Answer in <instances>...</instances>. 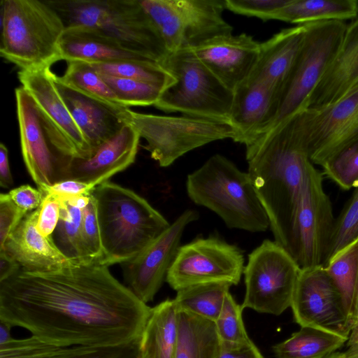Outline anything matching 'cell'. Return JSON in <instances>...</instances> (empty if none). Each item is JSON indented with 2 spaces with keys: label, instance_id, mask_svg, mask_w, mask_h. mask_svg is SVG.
Masks as SVG:
<instances>
[{
  "label": "cell",
  "instance_id": "1",
  "mask_svg": "<svg viewBox=\"0 0 358 358\" xmlns=\"http://www.w3.org/2000/svg\"><path fill=\"white\" fill-rule=\"evenodd\" d=\"M151 308L108 266L20 269L0 282V319L55 346L108 345L139 338Z\"/></svg>",
  "mask_w": 358,
  "mask_h": 358
},
{
  "label": "cell",
  "instance_id": "2",
  "mask_svg": "<svg viewBox=\"0 0 358 358\" xmlns=\"http://www.w3.org/2000/svg\"><path fill=\"white\" fill-rule=\"evenodd\" d=\"M248 173L274 241L291 255L296 212L310 162L301 112L245 145Z\"/></svg>",
  "mask_w": 358,
  "mask_h": 358
},
{
  "label": "cell",
  "instance_id": "3",
  "mask_svg": "<svg viewBox=\"0 0 358 358\" xmlns=\"http://www.w3.org/2000/svg\"><path fill=\"white\" fill-rule=\"evenodd\" d=\"M92 194L96 203L103 248L99 264L108 266L130 261L170 225L146 199L120 185L106 181Z\"/></svg>",
  "mask_w": 358,
  "mask_h": 358
},
{
  "label": "cell",
  "instance_id": "4",
  "mask_svg": "<svg viewBox=\"0 0 358 358\" xmlns=\"http://www.w3.org/2000/svg\"><path fill=\"white\" fill-rule=\"evenodd\" d=\"M186 190L191 201L216 213L230 229L255 233L270 227L248 173L220 154L188 174Z\"/></svg>",
  "mask_w": 358,
  "mask_h": 358
},
{
  "label": "cell",
  "instance_id": "5",
  "mask_svg": "<svg viewBox=\"0 0 358 358\" xmlns=\"http://www.w3.org/2000/svg\"><path fill=\"white\" fill-rule=\"evenodd\" d=\"M64 30L62 19L45 1H1L0 55L20 70L50 68L62 60Z\"/></svg>",
  "mask_w": 358,
  "mask_h": 358
},
{
  "label": "cell",
  "instance_id": "6",
  "mask_svg": "<svg viewBox=\"0 0 358 358\" xmlns=\"http://www.w3.org/2000/svg\"><path fill=\"white\" fill-rule=\"evenodd\" d=\"M65 28L96 29L125 48L160 62L168 54L166 45L139 0H48Z\"/></svg>",
  "mask_w": 358,
  "mask_h": 358
},
{
  "label": "cell",
  "instance_id": "7",
  "mask_svg": "<svg viewBox=\"0 0 358 358\" xmlns=\"http://www.w3.org/2000/svg\"><path fill=\"white\" fill-rule=\"evenodd\" d=\"M306 25L299 52L277 94L273 117L259 136L309 108L310 97L336 53L348 24L322 21Z\"/></svg>",
  "mask_w": 358,
  "mask_h": 358
},
{
  "label": "cell",
  "instance_id": "8",
  "mask_svg": "<svg viewBox=\"0 0 358 358\" xmlns=\"http://www.w3.org/2000/svg\"><path fill=\"white\" fill-rule=\"evenodd\" d=\"M159 63L175 78L155 107L169 113L229 122L234 91L227 88L191 48L169 52Z\"/></svg>",
  "mask_w": 358,
  "mask_h": 358
},
{
  "label": "cell",
  "instance_id": "9",
  "mask_svg": "<svg viewBox=\"0 0 358 358\" xmlns=\"http://www.w3.org/2000/svg\"><path fill=\"white\" fill-rule=\"evenodd\" d=\"M22 155L40 190L65 180L67 167L77 157L73 145L22 86L15 89Z\"/></svg>",
  "mask_w": 358,
  "mask_h": 358
},
{
  "label": "cell",
  "instance_id": "10",
  "mask_svg": "<svg viewBox=\"0 0 358 358\" xmlns=\"http://www.w3.org/2000/svg\"><path fill=\"white\" fill-rule=\"evenodd\" d=\"M122 117L146 141L144 148L162 167L169 166L187 152L213 141H235L237 136L228 122L185 115L140 113L127 108Z\"/></svg>",
  "mask_w": 358,
  "mask_h": 358
},
{
  "label": "cell",
  "instance_id": "11",
  "mask_svg": "<svg viewBox=\"0 0 358 358\" xmlns=\"http://www.w3.org/2000/svg\"><path fill=\"white\" fill-rule=\"evenodd\" d=\"M169 52L194 48L231 34L224 19V0H139Z\"/></svg>",
  "mask_w": 358,
  "mask_h": 358
},
{
  "label": "cell",
  "instance_id": "12",
  "mask_svg": "<svg viewBox=\"0 0 358 358\" xmlns=\"http://www.w3.org/2000/svg\"><path fill=\"white\" fill-rule=\"evenodd\" d=\"M301 271L292 256L274 241L264 240L248 255L241 307L279 315L291 306Z\"/></svg>",
  "mask_w": 358,
  "mask_h": 358
},
{
  "label": "cell",
  "instance_id": "13",
  "mask_svg": "<svg viewBox=\"0 0 358 358\" xmlns=\"http://www.w3.org/2000/svg\"><path fill=\"white\" fill-rule=\"evenodd\" d=\"M242 251L215 237L197 238L181 245L166 281L176 291L203 283H239L245 268Z\"/></svg>",
  "mask_w": 358,
  "mask_h": 358
},
{
  "label": "cell",
  "instance_id": "14",
  "mask_svg": "<svg viewBox=\"0 0 358 358\" xmlns=\"http://www.w3.org/2000/svg\"><path fill=\"white\" fill-rule=\"evenodd\" d=\"M322 176L310 162L295 219L292 255L301 269L322 266L335 222Z\"/></svg>",
  "mask_w": 358,
  "mask_h": 358
},
{
  "label": "cell",
  "instance_id": "15",
  "mask_svg": "<svg viewBox=\"0 0 358 358\" xmlns=\"http://www.w3.org/2000/svg\"><path fill=\"white\" fill-rule=\"evenodd\" d=\"M294 320L347 339L352 327L342 297L322 265L301 269L291 306Z\"/></svg>",
  "mask_w": 358,
  "mask_h": 358
},
{
  "label": "cell",
  "instance_id": "16",
  "mask_svg": "<svg viewBox=\"0 0 358 358\" xmlns=\"http://www.w3.org/2000/svg\"><path fill=\"white\" fill-rule=\"evenodd\" d=\"M301 114L310 160L322 166L358 137V85L338 100Z\"/></svg>",
  "mask_w": 358,
  "mask_h": 358
},
{
  "label": "cell",
  "instance_id": "17",
  "mask_svg": "<svg viewBox=\"0 0 358 358\" xmlns=\"http://www.w3.org/2000/svg\"><path fill=\"white\" fill-rule=\"evenodd\" d=\"M199 217L197 211L185 210L145 249L124 263L127 287L145 303L153 300L166 280L186 227Z\"/></svg>",
  "mask_w": 358,
  "mask_h": 358
},
{
  "label": "cell",
  "instance_id": "18",
  "mask_svg": "<svg viewBox=\"0 0 358 358\" xmlns=\"http://www.w3.org/2000/svg\"><path fill=\"white\" fill-rule=\"evenodd\" d=\"M260 43L242 33L219 36L189 48L196 57L229 90L234 91L252 73Z\"/></svg>",
  "mask_w": 358,
  "mask_h": 358
},
{
  "label": "cell",
  "instance_id": "19",
  "mask_svg": "<svg viewBox=\"0 0 358 358\" xmlns=\"http://www.w3.org/2000/svg\"><path fill=\"white\" fill-rule=\"evenodd\" d=\"M141 136L131 125H125L115 136L101 144L88 158L73 157L66 180H76L97 186L132 164Z\"/></svg>",
  "mask_w": 358,
  "mask_h": 358
},
{
  "label": "cell",
  "instance_id": "20",
  "mask_svg": "<svg viewBox=\"0 0 358 358\" xmlns=\"http://www.w3.org/2000/svg\"><path fill=\"white\" fill-rule=\"evenodd\" d=\"M55 82L92 155L101 144L127 125L122 113L128 107L113 105L84 94L63 83L57 75Z\"/></svg>",
  "mask_w": 358,
  "mask_h": 358
},
{
  "label": "cell",
  "instance_id": "21",
  "mask_svg": "<svg viewBox=\"0 0 358 358\" xmlns=\"http://www.w3.org/2000/svg\"><path fill=\"white\" fill-rule=\"evenodd\" d=\"M39 208L28 213L8 236L0 251L14 259L21 269L29 272H50L73 264L55 246L52 236L41 235L36 228Z\"/></svg>",
  "mask_w": 358,
  "mask_h": 358
},
{
  "label": "cell",
  "instance_id": "22",
  "mask_svg": "<svg viewBox=\"0 0 358 358\" xmlns=\"http://www.w3.org/2000/svg\"><path fill=\"white\" fill-rule=\"evenodd\" d=\"M277 93L266 83L248 78L234 90L229 122L236 132L235 142L246 145L270 123Z\"/></svg>",
  "mask_w": 358,
  "mask_h": 358
},
{
  "label": "cell",
  "instance_id": "23",
  "mask_svg": "<svg viewBox=\"0 0 358 358\" xmlns=\"http://www.w3.org/2000/svg\"><path fill=\"white\" fill-rule=\"evenodd\" d=\"M55 76L50 68L20 70L17 74L22 87L68 138L77 157L88 158L92 151L57 91Z\"/></svg>",
  "mask_w": 358,
  "mask_h": 358
},
{
  "label": "cell",
  "instance_id": "24",
  "mask_svg": "<svg viewBox=\"0 0 358 358\" xmlns=\"http://www.w3.org/2000/svg\"><path fill=\"white\" fill-rule=\"evenodd\" d=\"M59 48L62 60L67 62L80 61L101 64L127 60H152L125 48L114 38L85 26L65 28L59 41Z\"/></svg>",
  "mask_w": 358,
  "mask_h": 358
},
{
  "label": "cell",
  "instance_id": "25",
  "mask_svg": "<svg viewBox=\"0 0 358 358\" xmlns=\"http://www.w3.org/2000/svg\"><path fill=\"white\" fill-rule=\"evenodd\" d=\"M357 85L358 18L348 24L336 53L310 97L309 108L331 103Z\"/></svg>",
  "mask_w": 358,
  "mask_h": 358
},
{
  "label": "cell",
  "instance_id": "26",
  "mask_svg": "<svg viewBox=\"0 0 358 358\" xmlns=\"http://www.w3.org/2000/svg\"><path fill=\"white\" fill-rule=\"evenodd\" d=\"M306 27L303 24L282 29L260 43L257 62L248 78L266 83L278 94L299 52Z\"/></svg>",
  "mask_w": 358,
  "mask_h": 358
},
{
  "label": "cell",
  "instance_id": "27",
  "mask_svg": "<svg viewBox=\"0 0 358 358\" xmlns=\"http://www.w3.org/2000/svg\"><path fill=\"white\" fill-rule=\"evenodd\" d=\"M178 310L173 299L153 308L138 339V358H174Z\"/></svg>",
  "mask_w": 358,
  "mask_h": 358
},
{
  "label": "cell",
  "instance_id": "28",
  "mask_svg": "<svg viewBox=\"0 0 358 358\" xmlns=\"http://www.w3.org/2000/svg\"><path fill=\"white\" fill-rule=\"evenodd\" d=\"M178 331L174 358H215L221 341L215 322L178 310Z\"/></svg>",
  "mask_w": 358,
  "mask_h": 358
},
{
  "label": "cell",
  "instance_id": "29",
  "mask_svg": "<svg viewBox=\"0 0 358 358\" xmlns=\"http://www.w3.org/2000/svg\"><path fill=\"white\" fill-rule=\"evenodd\" d=\"M357 18V0H289L274 17V20L296 25Z\"/></svg>",
  "mask_w": 358,
  "mask_h": 358
},
{
  "label": "cell",
  "instance_id": "30",
  "mask_svg": "<svg viewBox=\"0 0 358 358\" xmlns=\"http://www.w3.org/2000/svg\"><path fill=\"white\" fill-rule=\"evenodd\" d=\"M347 339L323 330L301 327L291 336L272 347L275 358H324Z\"/></svg>",
  "mask_w": 358,
  "mask_h": 358
},
{
  "label": "cell",
  "instance_id": "31",
  "mask_svg": "<svg viewBox=\"0 0 358 358\" xmlns=\"http://www.w3.org/2000/svg\"><path fill=\"white\" fill-rule=\"evenodd\" d=\"M324 268L342 297L352 329L357 320L358 239L338 252Z\"/></svg>",
  "mask_w": 358,
  "mask_h": 358
},
{
  "label": "cell",
  "instance_id": "32",
  "mask_svg": "<svg viewBox=\"0 0 358 358\" xmlns=\"http://www.w3.org/2000/svg\"><path fill=\"white\" fill-rule=\"evenodd\" d=\"M231 286L227 282L194 285L178 290L173 300L178 310L215 322Z\"/></svg>",
  "mask_w": 358,
  "mask_h": 358
},
{
  "label": "cell",
  "instance_id": "33",
  "mask_svg": "<svg viewBox=\"0 0 358 358\" xmlns=\"http://www.w3.org/2000/svg\"><path fill=\"white\" fill-rule=\"evenodd\" d=\"M91 64L100 73L142 81L164 90L175 82L174 77L158 62L153 60H127Z\"/></svg>",
  "mask_w": 358,
  "mask_h": 358
},
{
  "label": "cell",
  "instance_id": "34",
  "mask_svg": "<svg viewBox=\"0 0 358 358\" xmlns=\"http://www.w3.org/2000/svg\"><path fill=\"white\" fill-rule=\"evenodd\" d=\"M67 64L64 75L57 76L60 81L94 98L113 105L122 106L113 91L91 64L80 61L68 62Z\"/></svg>",
  "mask_w": 358,
  "mask_h": 358
},
{
  "label": "cell",
  "instance_id": "35",
  "mask_svg": "<svg viewBox=\"0 0 358 358\" xmlns=\"http://www.w3.org/2000/svg\"><path fill=\"white\" fill-rule=\"evenodd\" d=\"M60 203V217L52 234V241L57 249L73 264H83L80 236L82 210L64 201Z\"/></svg>",
  "mask_w": 358,
  "mask_h": 358
},
{
  "label": "cell",
  "instance_id": "36",
  "mask_svg": "<svg viewBox=\"0 0 358 358\" xmlns=\"http://www.w3.org/2000/svg\"><path fill=\"white\" fill-rule=\"evenodd\" d=\"M358 239V186L335 222L322 266Z\"/></svg>",
  "mask_w": 358,
  "mask_h": 358
},
{
  "label": "cell",
  "instance_id": "37",
  "mask_svg": "<svg viewBox=\"0 0 358 358\" xmlns=\"http://www.w3.org/2000/svg\"><path fill=\"white\" fill-rule=\"evenodd\" d=\"M322 173L340 188L358 186V137L342 148L322 166Z\"/></svg>",
  "mask_w": 358,
  "mask_h": 358
},
{
  "label": "cell",
  "instance_id": "38",
  "mask_svg": "<svg viewBox=\"0 0 358 358\" xmlns=\"http://www.w3.org/2000/svg\"><path fill=\"white\" fill-rule=\"evenodd\" d=\"M124 106H146L158 101L163 89L142 81L100 73Z\"/></svg>",
  "mask_w": 358,
  "mask_h": 358
},
{
  "label": "cell",
  "instance_id": "39",
  "mask_svg": "<svg viewBox=\"0 0 358 358\" xmlns=\"http://www.w3.org/2000/svg\"><path fill=\"white\" fill-rule=\"evenodd\" d=\"M243 308L229 292L223 302L215 325L221 343L246 345L252 343L248 336L242 317Z\"/></svg>",
  "mask_w": 358,
  "mask_h": 358
},
{
  "label": "cell",
  "instance_id": "40",
  "mask_svg": "<svg viewBox=\"0 0 358 358\" xmlns=\"http://www.w3.org/2000/svg\"><path fill=\"white\" fill-rule=\"evenodd\" d=\"M138 339L116 345L61 348L43 358H138Z\"/></svg>",
  "mask_w": 358,
  "mask_h": 358
},
{
  "label": "cell",
  "instance_id": "41",
  "mask_svg": "<svg viewBox=\"0 0 358 358\" xmlns=\"http://www.w3.org/2000/svg\"><path fill=\"white\" fill-rule=\"evenodd\" d=\"M80 236L83 264H99L103 257V248L96 203L92 194L89 203L82 210Z\"/></svg>",
  "mask_w": 358,
  "mask_h": 358
},
{
  "label": "cell",
  "instance_id": "42",
  "mask_svg": "<svg viewBox=\"0 0 358 358\" xmlns=\"http://www.w3.org/2000/svg\"><path fill=\"white\" fill-rule=\"evenodd\" d=\"M60 348L31 335L0 345V358H43Z\"/></svg>",
  "mask_w": 358,
  "mask_h": 358
},
{
  "label": "cell",
  "instance_id": "43",
  "mask_svg": "<svg viewBox=\"0 0 358 358\" xmlns=\"http://www.w3.org/2000/svg\"><path fill=\"white\" fill-rule=\"evenodd\" d=\"M289 0H224L225 9L263 21L274 20L276 12Z\"/></svg>",
  "mask_w": 358,
  "mask_h": 358
},
{
  "label": "cell",
  "instance_id": "44",
  "mask_svg": "<svg viewBox=\"0 0 358 358\" xmlns=\"http://www.w3.org/2000/svg\"><path fill=\"white\" fill-rule=\"evenodd\" d=\"M27 214L11 200L8 194H0V247Z\"/></svg>",
  "mask_w": 358,
  "mask_h": 358
},
{
  "label": "cell",
  "instance_id": "45",
  "mask_svg": "<svg viewBox=\"0 0 358 358\" xmlns=\"http://www.w3.org/2000/svg\"><path fill=\"white\" fill-rule=\"evenodd\" d=\"M61 203L59 199L45 195L39 207L36 228L39 233L45 236H51L60 217Z\"/></svg>",
  "mask_w": 358,
  "mask_h": 358
},
{
  "label": "cell",
  "instance_id": "46",
  "mask_svg": "<svg viewBox=\"0 0 358 358\" xmlns=\"http://www.w3.org/2000/svg\"><path fill=\"white\" fill-rule=\"evenodd\" d=\"M96 186L76 180L60 181L40 190L43 196L50 195L59 201L79 196H90Z\"/></svg>",
  "mask_w": 358,
  "mask_h": 358
},
{
  "label": "cell",
  "instance_id": "47",
  "mask_svg": "<svg viewBox=\"0 0 358 358\" xmlns=\"http://www.w3.org/2000/svg\"><path fill=\"white\" fill-rule=\"evenodd\" d=\"M8 194L11 200L27 213L39 208L44 197L40 189L29 185L19 186Z\"/></svg>",
  "mask_w": 358,
  "mask_h": 358
},
{
  "label": "cell",
  "instance_id": "48",
  "mask_svg": "<svg viewBox=\"0 0 358 358\" xmlns=\"http://www.w3.org/2000/svg\"><path fill=\"white\" fill-rule=\"evenodd\" d=\"M215 358H264V357L253 342L246 345L221 343L220 352Z\"/></svg>",
  "mask_w": 358,
  "mask_h": 358
},
{
  "label": "cell",
  "instance_id": "49",
  "mask_svg": "<svg viewBox=\"0 0 358 358\" xmlns=\"http://www.w3.org/2000/svg\"><path fill=\"white\" fill-rule=\"evenodd\" d=\"M13 185V176L10 172L8 152L3 143L0 144V186L9 188Z\"/></svg>",
  "mask_w": 358,
  "mask_h": 358
},
{
  "label": "cell",
  "instance_id": "50",
  "mask_svg": "<svg viewBox=\"0 0 358 358\" xmlns=\"http://www.w3.org/2000/svg\"><path fill=\"white\" fill-rule=\"evenodd\" d=\"M21 269L20 264L4 251H0V282L17 273Z\"/></svg>",
  "mask_w": 358,
  "mask_h": 358
},
{
  "label": "cell",
  "instance_id": "51",
  "mask_svg": "<svg viewBox=\"0 0 358 358\" xmlns=\"http://www.w3.org/2000/svg\"><path fill=\"white\" fill-rule=\"evenodd\" d=\"M347 341L348 348L341 352V357L358 358V325L352 329Z\"/></svg>",
  "mask_w": 358,
  "mask_h": 358
},
{
  "label": "cell",
  "instance_id": "52",
  "mask_svg": "<svg viewBox=\"0 0 358 358\" xmlns=\"http://www.w3.org/2000/svg\"><path fill=\"white\" fill-rule=\"evenodd\" d=\"M13 326L0 319V345L6 343L13 338L11 336V329Z\"/></svg>",
  "mask_w": 358,
  "mask_h": 358
},
{
  "label": "cell",
  "instance_id": "53",
  "mask_svg": "<svg viewBox=\"0 0 358 358\" xmlns=\"http://www.w3.org/2000/svg\"><path fill=\"white\" fill-rule=\"evenodd\" d=\"M90 199V196H79L72 197V198H69V199H65L63 201H66L70 205L83 210L89 203Z\"/></svg>",
  "mask_w": 358,
  "mask_h": 358
},
{
  "label": "cell",
  "instance_id": "54",
  "mask_svg": "<svg viewBox=\"0 0 358 358\" xmlns=\"http://www.w3.org/2000/svg\"><path fill=\"white\" fill-rule=\"evenodd\" d=\"M324 358H342L341 357V352L336 351V352L329 355L328 356H327Z\"/></svg>",
  "mask_w": 358,
  "mask_h": 358
},
{
  "label": "cell",
  "instance_id": "55",
  "mask_svg": "<svg viewBox=\"0 0 358 358\" xmlns=\"http://www.w3.org/2000/svg\"><path fill=\"white\" fill-rule=\"evenodd\" d=\"M358 314V295H357V317Z\"/></svg>",
  "mask_w": 358,
  "mask_h": 358
},
{
  "label": "cell",
  "instance_id": "56",
  "mask_svg": "<svg viewBox=\"0 0 358 358\" xmlns=\"http://www.w3.org/2000/svg\"><path fill=\"white\" fill-rule=\"evenodd\" d=\"M357 325H358V314H357V317L356 322H355V326H357ZM355 326H354V327H355Z\"/></svg>",
  "mask_w": 358,
  "mask_h": 358
}]
</instances>
